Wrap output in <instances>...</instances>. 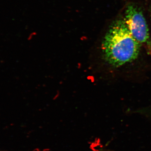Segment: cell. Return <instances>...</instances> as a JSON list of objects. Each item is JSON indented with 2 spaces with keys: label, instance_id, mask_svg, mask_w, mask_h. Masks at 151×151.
I'll use <instances>...</instances> for the list:
<instances>
[{
  "label": "cell",
  "instance_id": "cell-1",
  "mask_svg": "<svg viewBox=\"0 0 151 151\" xmlns=\"http://www.w3.org/2000/svg\"><path fill=\"white\" fill-rule=\"evenodd\" d=\"M102 48L107 61L113 66L119 67L137 58L140 43L121 20L111 25L104 37Z\"/></svg>",
  "mask_w": 151,
  "mask_h": 151
},
{
  "label": "cell",
  "instance_id": "cell-2",
  "mask_svg": "<svg viewBox=\"0 0 151 151\" xmlns=\"http://www.w3.org/2000/svg\"><path fill=\"white\" fill-rule=\"evenodd\" d=\"M123 20L133 37L139 43H145L148 40V27L142 13L137 8L132 5L128 6Z\"/></svg>",
  "mask_w": 151,
  "mask_h": 151
}]
</instances>
